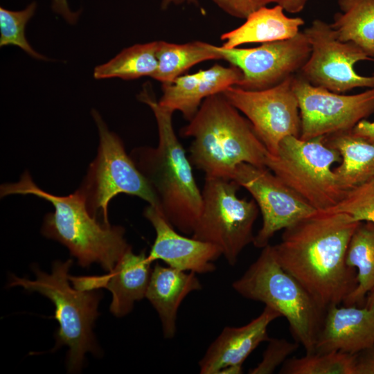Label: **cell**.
I'll return each mask as SVG.
<instances>
[{
  "label": "cell",
  "mask_w": 374,
  "mask_h": 374,
  "mask_svg": "<svg viewBox=\"0 0 374 374\" xmlns=\"http://www.w3.org/2000/svg\"><path fill=\"white\" fill-rule=\"evenodd\" d=\"M359 222L344 213L316 211L285 229L272 245L281 267L325 310L344 303L357 286L346 254Z\"/></svg>",
  "instance_id": "1"
},
{
  "label": "cell",
  "mask_w": 374,
  "mask_h": 374,
  "mask_svg": "<svg viewBox=\"0 0 374 374\" xmlns=\"http://www.w3.org/2000/svg\"><path fill=\"white\" fill-rule=\"evenodd\" d=\"M149 86L144 85L138 99L154 114L158 144L134 148L130 155L154 192L162 214L178 231L192 235L202 212V191L175 134L174 112L160 105Z\"/></svg>",
  "instance_id": "2"
},
{
  "label": "cell",
  "mask_w": 374,
  "mask_h": 374,
  "mask_svg": "<svg viewBox=\"0 0 374 374\" xmlns=\"http://www.w3.org/2000/svg\"><path fill=\"white\" fill-rule=\"evenodd\" d=\"M10 195H31L52 204L54 211L45 215L42 233L64 245L82 267L98 263L109 272L131 247L125 238V229L104 224L93 217L77 190L64 196L51 194L40 188L25 171L18 181L1 186V197Z\"/></svg>",
  "instance_id": "3"
},
{
  "label": "cell",
  "mask_w": 374,
  "mask_h": 374,
  "mask_svg": "<svg viewBox=\"0 0 374 374\" xmlns=\"http://www.w3.org/2000/svg\"><path fill=\"white\" fill-rule=\"evenodd\" d=\"M181 133L193 139L188 158L206 177L232 179L239 164L266 167L270 154L250 121L222 93L204 99Z\"/></svg>",
  "instance_id": "4"
},
{
  "label": "cell",
  "mask_w": 374,
  "mask_h": 374,
  "mask_svg": "<svg viewBox=\"0 0 374 374\" xmlns=\"http://www.w3.org/2000/svg\"><path fill=\"white\" fill-rule=\"evenodd\" d=\"M73 260L54 261L51 274L32 267L35 280L10 276L8 286H21L29 292H38L49 299L55 305L54 318L59 323L53 350L67 346V368L71 373L81 370L84 355L90 352L98 355L100 349L93 333L98 316V307L102 294L96 290L81 291L71 287L69 270Z\"/></svg>",
  "instance_id": "5"
},
{
  "label": "cell",
  "mask_w": 374,
  "mask_h": 374,
  "mask_svg": "<svg viewBox=\"0 0 374 374\" xmlns=\"http://www.w3.org/2000/svg\"><path fill=\"white\" fill-rule=\"evenodd\" d=\"M232 287L244 298L262 302L278 312L286 319L295 341L306 353L314 352L326 310L281 267L272 245L262 248Z\"/></svg>",
  "instance_id": "6"
},
{
  "label": "cell",
  "mask_w": 374,
  "mask_h": 374,
  "mask_svg": "<svg viewBox=\"0 0 374 374\" xmlns=\"http://www.w3.org/2000/svg\"><path fill=\"white\" fill-rule=\"evenodd\" d=\"M92 117L99 134L97 154L77 190L91 215L109 225V204L118 194L136 196L159 209L151 186L126 152L121 138L110 131L96 109Z\"/></svg>",
  "instance_id": "7"
},
{
  "label": "cell",
  "mask_w": 374,
  "mask_h": 374,
  "mask_svg": "<svg viewBox=\"0 0 374 374\" xmlns=\"http://www.w3.org/2000/svg\"><path fill=\"white\" fill-rule=\"evenodd\" d=\"M341 155L328 145L325 136L303 140L293 136L280 142L277 153L269 154L266 168L317 211L337 205L346 193L332 166Z\"/></svg>",
  "instance_id": "8"
},
{
  "label": "cell",
  "mask_w": 374,
  "mask_h": 374,
  "mask_svg": "<svg viewBox=\"0 0 374 374\" xmlns=\"http://www.w3.org/2000/svg\"><path fill=\"white\" fill-rule=\"evenodd\" d=\"M240 187L233 179L206 177L202 212L192 234L195 239L217 246L231 266L253 243V227L260 211L253 199L238 196Z\"/></svg>",
  "instance_id": "9"
},
{
  "label": "cell",
  "mask_w": 374,
  "mask_h": 374,
  "mask_svg": "<svg viewBox=\"0 0 374 374\" xmlns=\"http://www.w3.org/2000/svg\"><path fill=\"white\" fill-rule=\"evenodd\" d=\"M311 46L310 55L297 73L314 86L338 93L358 87H374V73L362 75L355 69L359 61H373L360 47L339 40L330 24L316 19L303 31Z\"/></svg>",
  "instance_id": "10"
},
{
  "label": "cell",
  "mask_w": 374,
  "mask_h": 374,
  "mask_svg": "<svg viewBox=\"0 0 374 374\" xmlns=\"http://www.w3.org/2000/svg\"><path fill=\"white\" fill-rule=\"evenodd\" d=\"M292 85L299 102L301 139L351 131L374 114V87L346 95L314 86L299 74L294 75Z\"/></svg>",
  "instance_id": "11"
},
{
  "label": "cell",
  "mask_w": 374,
  "mask_h": 374,
  "mask_svg": "<svg viewBox=\"0 0 374 374\" xmlns=\"http://www.w3.org/2000/svg\"><path fill=\"white\" fill-rule=\"evenodd\" d=\"M293 76L273 87L248 91L232 86L222 93L250 121L269 152L275 155L287 136L299 137L301 116Z\"/></svg>",
  "instance_id": "12"
},
{
  "label": "cell",
  "mask_w": 374,
  "mask_h": 374,
  "mask_svg": "<svg viewBox=\"0 0 374 374\" xmlns=\"http://www.w3.org/2000/svg\"><path fill=\"white\" fill-rule=\"evenodd\" d=\"M216 49L222 60L240 70L242 78L236 87L248 91L273 87L297 74L311 53L303 31L292 38L263 43L257 47L226 48L216 46Z\"/></svg>",
  "instance_id": "13"
},
{
  "label": "cell",
  "mask_w": 374,
  "mask_h": 374,
  "mask_svg": "<svg viewBox=\"0 0 374 374\" xmlns=\"http://www.w3.org/2000/svg\"><path fill=\"white\" fill-rule=\"evenodd\" d=\"M232 179L251 195L262 214V226L253 242L257 248L268 245L276 232L317 211L266 167L240 163Z\"/></svg>",
  "instance_id": "14"
},
{
  "label": "cell",
  "mask_w": 374,
  "mask_h": 374,
  "mask_svg": "<svg viewBox=\"0 0 374 374\" xmlns=\"http://www.w3.org/2000/svg\"><path fill=\"white\" fill-rule=\"evenodd\" d=\"M143 216L156 233L154 242L148 255L151 262L162 260L171 267L196 274L211 273L215 270L214 262L222 256L217 246L179 234L154 206L148 205L145 207Z\"/></svg>",
  "instance_id": "15"
},
{
  "label": "cell",
  "mask_w": 374,
  "mask_h": 374,
  "mask_svg": "<svg viewBox=\"0 0 374 374\" xmlns=\"http://www.w3.org/2000/svg\"><path fill=\"white\" fill-rule=\"evenodd\" d=\"M280 314L265 306L260 315L240 327H225L211 343L199 362L202 374H240L249 355L263 341L269 339V325Z\"/></svg>",
  "instance_id": "16"
},
{
  "label": "cell",
  "mask_w": 374,
  "mask_h": 374,
  "mask_svg": "<svg viewBox=\"0 0 374 374\" xmlns=\"http://www.w3.org/2000/svg\"><path fill=\"white\" fill-rule=\"evenodd\" d=\"M241 78L242 73L236 66L216 64L205 70L181 75L170 83L163 84L159 103L173 112H180L189 121L204 99L237 85Z\"/></svg>",
  "instance_id": "17"
},
{
  "label": "cell",
  "mask_w": 374,
  "mask_h": 374,
  "mask_svg": "<svg viewBox=\"0 0 374 374\" xmlns=\"http://www.w3.org/2000/svg\"><path fill=\"white\" fill-rule=\"evenodd\" d=\"M374 345V311L365 306L331 305L326 310L314 352L349 354Z\"/></svg>",
  "instance_id": "18"
},
{
  "label": "cell",
  "mask_w": 374,
  "mask_h": 374,
  "mask_svg": "<svg viewBox=\"0 0 374 374\" xmlns=\"http://www.w3.org/2000/svg\"><path fill=\"white\" fill-rule=\"evenodd\" d=\"M201 289L196 273L162 266L158 262L154 265L145 298L159 315L166 339H172L176 334L177 312L184 299L190 292Z\"/></svg>",
  "instance_id": "19"
},
{
  "label": "cell",
  "mask_w": 374,
  "mask_h": 374,
  "mask_svg": "<svg viewBox=\"0 0 374 374\" xmlns=\"http://www.w3.org/2000/svg\"><path fill=\"white\" fill-rule=\"evenodd\" d=\"M145 250L136 254L130 247L108 272L105 288L112 293L110 312L117 317L130 313L136 301L145 297L152 269Z\"/></svg>",
  "instance_id": "20"
},
{
  "label": "cell",
  "mask_w": 374,
  "mask_h": 374,
  "mask_svg": "<svg viewBox=\"0 0 374 374\" xmlns=\"http://www.w3.org/2000/svg\"><path fill=\"white\" fill-rule=\"evenodd\" d=\"M284 12L279 5L253 12L241 26L220 36L222 46L232 48L244 44H263L294 37L305 21L299 17H287Z\"/></svg>",
  "instance_id": "21"
},
{
  "label": "cell",
  "mask_w": 374,
  "mask_h": 374,
  "mask_svg": "<svg viewBox=\"0 0 374 374\" xmlns=\"http://www.w3.org/2000/svg\"><path fill=\"white\" fill-rule=\"evenodd\" d=\"M325 141L341 155L333 172L346 192L374 179V141L348 131L326 136Z\"/></svg>",
  "instance_id": "22"
},
{
  "label": "cell",
  "mask_w": 374,
  "mask_h": 374,
  "mask_svg": "<svg viewBox=\"0 0 374 374\" xmlns=\"http://www.w3.org/2000/svg\"><path fill=\"white\" fill-rule=\"evenodd\" d=\"M346 265L356 270L357 286L344 301L345 305L364 303L374 288V224L360 222L349 241Z\"/></svg>",
  "instance_id": "23"
},
{
  "label": "cell",
  "mask_w": 374,
  "mask_h": 374,
  "mask_svg": "<svg viewBox=\"0 0 374 374\" xmlns=\"http://www.w3.org/2000/svg\"><path fill=\"white\" fill-rule=\"evenodd\" d=\"M341 12L330 24L337 38L350 42L374 59V0H338Z\"/></svg>",
  "instance_id": "24"
},
{
  "label": "cell",
  "mask_w": 374,
  "mask_h": 374,
  "mask_svg": "<svg viewBox=\"0 0 374 374\" xmlns=\"http://www.w3.org/2000/svg\"><path fill=\"white\" fill-rule=\"evenodd\" d=\"M158 65L152 78L172 82L190 67L206 60H222L216 46L202 41L175 44L157 41Z\"/></svg>",
  "instance_id": "25"
},
{
  "label": "cell",
  "mask_w": 374,
  "mask_h": 374,
  "mask_svg": "<svg viewBox=\"0 0 374 374\" xmlns=\"http://www.w3.org/2000/svg\"><path fill=\"white\" fill-rule=\"evenodd\" d=\"M157 41L138 44L123 49L109 62L97 66L96 79L119 78L133 80L143 76L152 78L157 71Z\"/></svg>",
  "instance_id": "26"
},
{
  "label": "cell",
  "mask_w": 374,
  "mask_h": 374,
  "mask_svg": "<svg viewBox=\"0 0 374 374\" xmlns=\"http://www.w3.org/2000/svg\"><path fill=\"white\" fill-rule=\"evenodd\" d=\"M280 374H354V354L339 351L313 352L287 359Z\"/></svg>",
  "instance_id": "27"
},
{
  "label": "cell",
  "mask_w": 374,
  "mask_h": 374,
  "mask_svg": "<svg viewBox=\"0 0 374 374\" xmlns=\"http://www.w3.org/2000/svg\"><path fill=\"white\" fill-rule=\"evenodd\" d=\"M36 9V2H32L23 10L17 11L0 8L1 47L17 46L34 58L46 59L32 48L25 34L26 24L34 15Z\"/></svg>",
  "instance_id": "28"
},
{
  "label": "cell",
  "mask_w": 374,
  "mask_h": 374,
  "mask_svg": "<svg viewBox=\"0 0 374 374\" xmlns=\"http://www.w3.org/2000/svg\"><path fill=\"white\" fill-rule=\"evenodd\" d=\"M326 211L344 213L355 221L374 224V179L348 190L337 205Z\"/></svg>",
  "instance_id": "29"
},
{
  "label": "cell",
  "mask_w": 374,
  "mask_h": 374,
  "mask_svg": "<svg viewBox=\"0 0 374 374\" xmlns=\"http://www.w3.org/2000/svg\"><path fill=\"white\" fill-rule=\"evenodd\" d=\"M228 15L246 19L253 12L274 3L280 6L285 12H301L310 0H211Z\"/></svg>",
  "instance_id": "30"
},
{
  "label": "cell",
  "mask_w": 374,
  "mask_h": 374,
  "mask_svg": "<svg viewBox=\"0 0 374 374\" xmlns=\"http://www.w3.org/2000/svg\"><path fill=\"white\" fill-rule=\"evenodd\" d=\"M261 362L249 372L250 374H270L287 359V357L297 350L299 344L285 339L269 338Z\"/></svg>",
  "instance_id": "31"
},
{
  "label": "cell",
  "mask_w": 374,
  "mask_h": 374,
  "mask_svg": "<svg viewBox=\"0 0 374 374\" xmlns=\"http://www.w3.org/2000/svg\"><path fill=\"white\" fill-rule=\"evenodd\" d=\"M354 374H374V345L354 354Z\"/></svg>",
  "instance_id": "32"
},
{
  "label": "cell",
  "mask_w": 374,
  "mask_h": 374,
  "mask_svg": "<svg viewBox=\"0 0 374 374\" xmlns=\"http://www.w3.org/2000/svg\"><path fill=\"white\" fill-rule=\"evenodd\" d=\"M73 287L81 291H91L106 287L108 274L103 276L69 277Z\"/></svg>",
  "instance_id": "33"
},
{
  "label": "cell",
  "mask_w": 374,
  "mask_h": 374,
  "mask_svg": "<svg viewBox=\"0 0 374 374\" xmlns=\"http://www.w3.org/2000/svg\"><path fill=\"white\" fill-rule=\"evenodd\" d=\"M51 8L57 15L63 17L68 23L74 24L78 19L79 12H74L68 4L67 0H51Z\"/></svg>",
  "instance_id": "34"
},
{
  "label": "cell",
  "mask_w": 374,
  "mask_h": 374,
  "mask_svg": "<svg viewBox=\"0 0 374 374\" xmlns=\"http://www.w3.org/2000/svg\"><path fill=\"white\" fill-rule=\"evenodd\" d=\"M351 132L369 141H374V121L362 120L353 127Z\"/></svg>",
  "instance_id": "35"
},
{
  "label": "cell",
  "mask_w": 374,
  "mask_h": 374,
  "mask_svg": "<svg viewBox=\"0 0 374 374\" xmlns=\"http://www.w3.org/2000/svg\"><path fill=\"white\" fill-rule=\"evenodd\" d=\"M364 306L374 311V288L368 294Z\"/></svg>",
  "instance_id": "36"
},
{
  "label": "cell",
  "mask_w": 374,
  "mask_h": 374,
  "mask_svg": "<svg viewBox=\"0 0 374 374\" xmlns=\"http://www.w3.org/2000/svg\"><path fill=\"white\" fill-rule=\"evenodd\" d=\"M185 1H191V0H161V8L163 9H166L168 8L170 5L172 3H181Z\"/></svg>",
  "instance_id": "37"
}]
</instances>
